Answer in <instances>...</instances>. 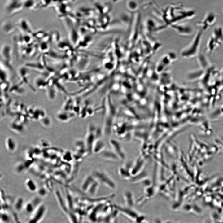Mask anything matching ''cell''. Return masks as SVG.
I'll return each instance as SVG.
<instances>
[{"mask_svg":"<svg viewBox=\"0 0 223 223\" xmlns=\"http://www.w3.org/2000/svg\"><path fill=\"white\" fill-rule=\"evenodd\" d=\"M100 183L96 179L90 186L87 191L86 194L90 196H94L97 193Z\"/></svg>","mask_w":223,"mask_h":223,"instance_id":"cell-20","label":"cell"},{"mask_svg":"<svg viewBox=\"0 0 223 223\" xmlns=\"http://www.w3.org/2000/svg\"><path fill=\"white\" fill-rule=\"evenodd\" d=\"M2 29L4 33L8 35L12 33L15 31V28L12 23L7 21L2 24Z\"/></svg>","mask_w":223,"mask_h":223,"instance_id":"cell-19","label":"cell"},{"mask_svg":"<svg viewBox=\"0 0 223 223\" xmlns=\"http://www.w3.org/2000/svg\"><path fill=\"white\" fill-rule=\"evenodd\" d=\"M46 209L45 205L42 203L30 215L27 223H39L44 216Z\"/></svg>","mask_w":223,"mask_h":223,"instance_id":"cell-7","label":"cell"},{"mask_svg":"<svg viewBox=\"0 0 223 223\" xmlns=\"http://www.w3.org/2000/svg\"><path fill=\"white\" fill-rule=\"evenodd\" d=\"M105 149V143L101 138L96 139L92 147V153L100 154Z\"/></svg>","mask_w":223,"mask_h":223,"instance_id":"cell-14","label":"cell"},{"mask_svg":"<svg viewBox=\"0 0 223 223\" xmlns=\"http://www.w3.org/2000/svg\"><path fill=\"white\" fill-rule=\"evenodd\" d=\"M176 28L177 33L183 36H190L193 34L194 31L193 27L186 24L178 25Z\"/></svg>","mask_w":223,"mask_h":223,"instance_id":"cell-13","label":"cell"},{"mask_svg":"<svg viewBox=\"0 0 223 223\" xmlns=\"http://www.w3.org/2000/svg\"><path fill=\"white\" fill-rule=\"evenodd\" d=\"M24 0H10L6 2L5 11L8 15H11L20 11L24 8Z\"/></svg>","mask_w":223,"mask_h":223,"instance_id":"cell-5","label":"cell"},{"mask_svg":"<svg viewBox=\"0 0 223 223\" xmlns=\"http://www.w3.org/2000/svg\"><path fill=\"white\" fill-rule=\"evenodd\" d=\"M26 186L28 189L31 192H34L37 190L35 183L31 179H28L25 182Z\"/></svg>","mask_w":223,"mask_h":223,"instance_id":"cell-25","label":"cell"},{"mask_svg":"<svg viewBox=\"0 0 223 223\" xmlns=\"http://www.w3.org/2000/svg\"><path fill=\"white\" fill-rule=\"evenodd\" d=\"M100 156L102 158L107 160L117 161L120 160L112 149H105L100 154Z\"/></svg>","mask_w":223,"mask_h":223,"instance_id":"cell-15","label":"cell"},{"mask_svg":"<svg viewBox=\"0 0 223 223\" xmlns=\"http://www.w3.org/2000/svg\"><path fill=\"white\" fill-rule=\"evenodd\" d=\"M6 145L7 149L11 151H14L16 147L15 141L11 138H7L6 142Z\"/></svg>","mask_w":223,"mask_h":223,"instance_id":"cell-22","label":"cell"},{"mask_svg":"<svg viewBox=\"0 0 223 223\" xmlns=\"http://www.w3.org/2000/svg\"><path fill=\"white\" fill-rule=\"evenodd\" d=\"M155 223H161L160 221L159 220H156L155 221Z\"/></svg>","mask_w":223,"mask_h":223,"instance_id":"cell-30","label":"cell"},{"mask_svg":"<svg viewBox=\"0 0 223 223\" xmlns=\"http://www.w3.org/2000/svg\"><path fill=\"white\" fill-rule=\"evenodd\" d=\"M97 127L92 124L88 126L87 132L84 140L89 154L92 153V150L94 142L96 139V132Z\"/></svg>","mask_w":223,"mask_h":223,"instance_id":"cell-6","label":"cell"},{"mask_svg":"<svg viewBox=\"0 0 223 223\" xmlns=\"http://www.w3.org/2000/svg\"><path fill=\"white\" fill-rule=\"evenodd\" d=\"M46 33L43 31H39L33 33L32 36L34 38L40 41Z\"/></svg>","mask_w":223,"mask_h":223,"instance_id":"cell-27","label":"cell"},{"mask_svg":"<svg viewBox=\"0 0 223 223\" xmlns=\"http://www.w3.org/2000/svg\"><path fill=\"white\" fill-rule=\"evenodd\" d=\"M164 223H173L171 221H166L164 222Z\"/></svg>","mask_w":223,"mask_h":223,"instance_id":"cell-29","label":"cell"},{"mask_svg":"<svg viewBox=\"0 0 223 223\" xmlns=\"http://www.w3.org/2000/svg\"><path fill=\"white\" fill-rule=\"evenodd\" d=\"M197 57L199 64L202 69L208 68L210 63L206 55L203 54H199Z\"/></svg>","mask_w":223,"mask_h":223,"instance_id":"cell-18","label":"cell"},{"mask_svg":"<svg viewBox=\"0 0 223 223\" xmlns=\"http://www.w3.org/2000/svg\"><path fill=\"white\" fill-rule=\"evenodd\" d=\"M216 20L217 15L216 13L212 11L209 12L197 22V25L199 28V29L203 32L213 26Z\"/></svg>","mask_w":223,"mask_h":223,"instance_id":"cell-4","label":"cell"},{"mask_svg":"<svg viewBox=\"0 0 223 223\" xmlns=\"http://www.w3.org/2000/svg\"><path fill=\"white\" fill-rule=\"evenodd\" d=\"M95 180L96 179L92 173L87 175L81 184V190L83 193H86L89 187Z\"/></svg>","mask_w":223,"mask_h":223,"instance_id":"cell-12","label":"cell"},{"mask_svg":"<svg viewBox=\"0 0 223 223\" xmlns=\"http://www.w3.org/2000/svg\"><path fill=\"white\" fill-rule=\"evenodd\" d=\"M223 44V27L216 26L213 29L206 46V51L209 54Z\"/></svg>","mask_w":223,"mask_h":223,"instance_id":"cell-2","label":"cell"},{"mask_svg":"<svg viewBox=\"0 0 223 223\" xmlns=\"http://www.w3.org/2000/svg\"><path fill=\"white\" fill-rule=\"evenodd\" d=\"M38 0H24V7L32 9L38 7Z\"/></svg>","mask_w":223,"mask_h":223,"instance_id":"cell-23","label":"cell"},{"mask_svg":"<svg viewBox=\"0 0 223 223\" xmlns=\"http://www.w3.org/2000/svg\"><path fill=\"white\" fill-rule=\"evenodd\" d=\"M24 200L21 198L19 197L17 199L15 203L14 207L15 209L18 211L22 210L24 208Z\"/></svg>","mask_w":223,"mask_h":223,"instance_id":"cell-26","label":"cell"},{"mask_svg":"<svg viewBox=\"0 0 223 223\" xmlns=\"http://www.w3.org/2000/svg\"><path fill=\"white\" fill-rule=\"evenodd\" d=\"M203 32L199 29L190 43L181 50V55L182 57L185 59H190L198 56Z\"/></svg>","mask_w":223,"mask_h":223,"instance_id":"cell-1","label":"cell"},{"mask_svg":"<svg viewBox=\"0 0 223 223\" xmlns=\"http://www.w3.org/2000/svg\"><path fill=\"white\" fill-rule=\"evenodd\" d=\"M113 207L118 212L121 213L127 218L131 221H135L137 218L140 216L138 214L131 208H123L117 205H113Z\"/></svg>","mask_w":223,"mask_h":223,"instance_id":"cell-8","label":"cell"},{"mask_svg":"<svg viewBox=\"0 0 223 223\" xmlns=\"http://www.w3.org/2000/svg\"><path fill=\"white\" fill-rule=\"evenodd\" d=\"M123 198L127 207L132 208L134 204V197L133 193L130 191H126L124 194Z\"/></svg>","mask_w":223,"mask_h":223,"instance_id":"cell-16","label":"cell"},{"mask_svg":"<svg viewBox=\"0 0 223 223\" xmlns=\"http://www.w3.org/2000/svg\"><path fill=\"white\" fill-rule=\"evenodd\" d=\"M19 25L20 29L21 30L23 34L33 35V33L26 20L24 19L20 20L19 22Z\"/></svg>","mask_w":223,"mask_h":223,"instance_id":"cell-17","label":"cell"},{"mask_svg":"<svg viewBox=\"0 0 223 223\" xmlns=\"http://www.w3.org/2000/svg\"><path fill=\"white\" fill-rule=\"evenodd\" d=\"M100 183L112 190L116 189L117 185L112 177L104 171L100 169L94 170L91 173Z\"/></svg>","mask_w":223,"mask_h":223,"instance_id":"cell-3","label":"cell"},{"mask_svg":"<svg viewBox=\"0 0 223 223\" xmlns=\"http://www.w3.org/2000/svg\"><path fill=\"white\" fill-rule=\"evenodd\" d=\"M41 198L39 196L35 197L24 205L23 209L27 213L30 215L42 203Z\"/></svg>","mask_w":223,"mask_h":223,"instance_id":"cell-10","label":"cell"},{"mask_svg":"<svg viewBox=\"0 0 223 223\" xmlns=\"http://www.w3.org/2000/svg\"><path fill=\"white\" fill-rule=\"evenodd\" d=\"M50 42H40L38 45V49L40 52L46 54L48 53L51 50Z\"/></svg>","mask_w":223,"mask_h":223,"instance_id":"cell-21","label":"cell"},{"mask_svg":"<svg viewBox=\"0 0 223 223\" xmlns=\"http://www.w3.org/2000/svg\"><path fill=\"white\" fill-rule=\"evenodd\" d=\"M1 221L3 223H8L10 221L9 215L5 211L2 210V213L1 212Z\"/></svg>","mask_w":223,"mask_h":223,"instance_id":"cell-28","label":"cell"},{"mask_svg":"<svg viewBox=\"0 0 223 223\" xmlns=\"http://www.w3.org/2000/svg\"><path fill=\"white\" fill-rule=\"evenodd\" d=\"M109 143L112 150L120 160H124L125 158V154L119 141L115 139L112 138L109 140Z\"/></svg>","mask_w":223,"mask_h":223,"instance_id":"cell-11","label":"cell"},{"mask_svg":"<svg viewBox=\"0 0 223 223\" xmlns=\"http://www.w3.org/2000/svg\"><path fill=\"white\" fill-rule=\"evenodd\" d=\"M59 33L57 31L53 32L50 35V42L53 45H55L60 41V35Z\"/></svg>","mask_w":223,"mask_h":223,"instance_id":"cell-24","label":"cell"},{"mask_svg":"<svg viewBox=\"0 0 223 223\" xmlns=\"http://www.w3.org/2000/svg\"><path fill=\"white\" fill-rule=\"evenodd\" d=\"M1 60L8 65H10L12 58V49L8 44L2 46L0 49Z\"/></svg>","mask_w":223,"mask_h":223,"instance_id":"cell-9","label":"cell"}]
</instances>
